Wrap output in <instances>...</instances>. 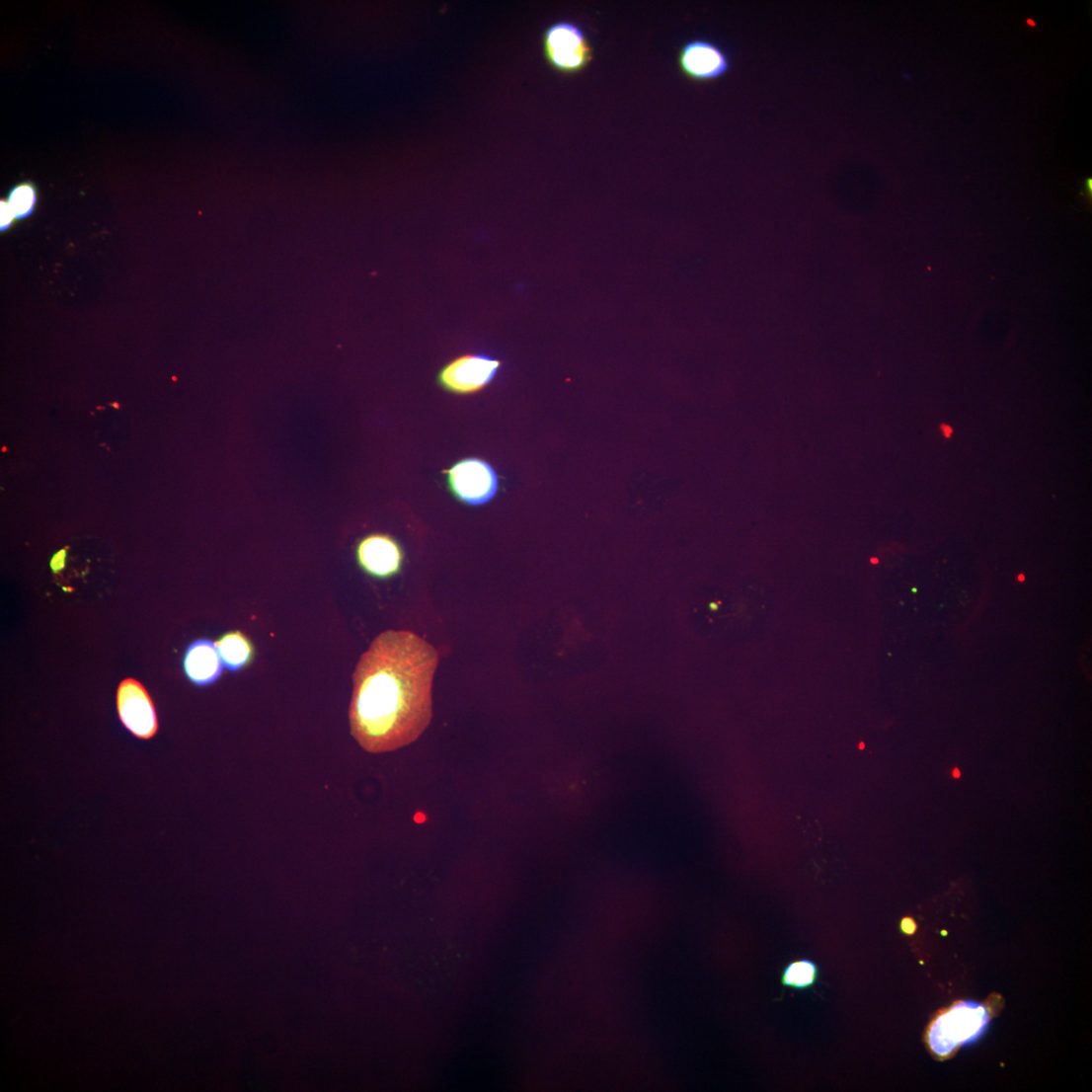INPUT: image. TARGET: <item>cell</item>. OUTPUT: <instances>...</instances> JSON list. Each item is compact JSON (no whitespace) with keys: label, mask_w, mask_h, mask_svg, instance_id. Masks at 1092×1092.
Instances as JSON below:
<instances>
[{"label":"cell","mask_w":1092,"mask_h":1092,"mask_svg":"<svg viewBox=\"0 0 1092 1092\" xmlns=\"http://www.w3.org/2000/svg\"><path fill=\"white\" fill-rule=\"evenodd\" d=\"M436 650L410 632L377 637L354 671L350 708L351 734L367 752L407 746L432 719Z\"/></svg>","instance_id":"1"},{"label":"cell","mask_w":1092,"mask_h":1092,"mask_svg":"<svg viewBox=\"0 0 1092 1092\" xmlns=\"http://www.w3.org/2000/svg\"><path fill=\"white\" fill-rule=\"evenodd\" d=\"M992 1016L991 1004L957 1001L937 1015L928 1027L927 1047L935 1057L951 1058L959 1048L983 1034Z\"/></svg>","instance_id":"2"},{"label":"cell","mask_w":1092,"mask_h":1092,"mask_svg":"<svg viewBox=\"0 0 1092 1092\" xmlns=\"http://www.w3.org/2000/svg\"><path fill=\"white\" fill-rule=\"evenodd\" d=\"M543 57L556 72L575 75L593 60V47L584 29L571 21L551 25L542 37Z\"/></svg>","instance_id":"3"},{"label":"cell","mask_w":1092,"mask_h":1092,"mask_svg":"<svg viewBox=\"0 0 1092 1092\" xmlns=\"http://www.w3.org/2000/svg\"><path fill=\"white\" fill-rule=\"evenodd\" d=\"M501 360L486 353L466 354L447 363L437 375L438 385L460 396L481 392L495 379Z\"/></svg>","instance_id":"4"},{"label":"cell","mask_w":1092,"mask_h":1092,"mask_svg":"<svg viewBox=\"0 0 1092 1092\" xmlns=\"http://www.w3.org/2000/svg\"><path fill=\"white\" fill-rule=\"evenodd\" d=\"M117 710L120 724L133 737L149 741L156 736L159 725L155 705L137 680L120 682L117 691Z\"/></svg>","instance_id":"5"},{"label":"cell","mask_w":1092,"mask_h":1092,"mask_svg":"<svg viewBox=\"0 0 1092 1092\" xmlns=\"http://www.w3.org/2000/svg\"><path fill=\"white\" fill-rule=\"evenodd\" d=\"M447 485L452 495L468 506L479 507L489 502L498 490V477L486 461L467 458L458 461L448 471Z\"/></svg>","instance_id":"6"},{"label":"cell","mask_w":1092,"mask_h":1092,"mask_svg":"<svg viewBox=\"0 0 1092 1092\" xmlns=\"http://www.w3.org/2000/svg\"><path fill=\"white\" fill-rule=\"evenodd\" d=\"M678 63L682 73L696 82L716 81L727 75L732 67L728 51L716 41L702 38L684 44Z\"/></svg>","instance_id":"7"},{"label":"cell","mask_w":1092,"mask_h":1092,"mask_svg":"<svg viewBox=\"0 0 1092 1092\" xmlns=\"http://www.w3.org/2000/svg\"><path fill=\"white\" fill-rule=\"evenodd\" d=\"M400 544L386 534H371L357 545L356 559L368 575L387 579L398 574L403 564Z\"/></svg>","instance_id":"8"},{"label":"cell","mask_w":1092,"mask_h":1092,"mask_svg":"<svg viewBox=\"0 0 1092 1092\" xmlns=\"http://www.w3.org/2000/svg\"><path fill=\"white\" fill-rule=\"evenodd\" d=\"M188 678L197 686H207L222 675L223 661L216 644L201 640L194 643L185 656Z\"/></svg>","instance_id":"9"},{"label":"cell","mask_w":1092,"mask_h":1092,"mask_svg":"<svg viewBox=\"0 0 1092 1092\" xmlns=\"http://www.w3.org/2000/svg\"><path fill=\"white\" fill-rule=\"evenodd\" d=\"M216 646L224 665L231 671L242 668L252 657L250 642L239 632L225 635Z\"/></svg>","instance_id":"10"},{"label":"cell","mask_w":1092,"mask_h":1092,"mask_svg":"<svg viewBox=\"0 0 1092 1092\" xmlns=\"http://www.w3.org/2000/svg\"><path fill=\"white\" fill-rule=\"evenodd\" d=\"M819 975V966L809 960H797L786 966L781 975V983L785 987L798 990L813 987Z\"/></svg>","instance_id":"11"},{"label":"cell","mask_w":1092,"mask_h":1092,"mask_svg":"<svg viewBox=\"0 0 1092 1092\" xmlns=\"http://www.w3.org/2000/svg\"><path fill=\"white\" fill-rule=\"evenodd\" d=\"M36 200L34 190L29 186L16 189L11 195L10 205L15 217H23L31 212Z\"/></svg>","instance_id":"12"},{"label":"cell","mask_w":1092,"mask_h":1092,"mask_svg":"<svg viewBox=\"0 0 1092 1092\" xmlns=\"http://www.w3.org/2000/svg\"><path fill=\"white\" fill-rule=\"evenodd\" d=\"M900 930L906 936H912L916 930V922L911 917H904L900 922Z\"/></svg>","instance_id":"13"},{"label":"cell","mask_w":1092,"mask_h":1092,"mask_svg":"<svg viewBox=\"0 0 1092 1092\" xmlns=\"http://www.w3.org/2000/svg\"><path fill=\"white\" fill-rule=\"evenodd\" d=\"M15 214L11 205L7 202H2V225L3 228H7L13 221Z\"/></svg>","instance_id":"14"},{"label":"cell","mask_w":1092,"mask_h":1092,"mask_svg":"<svg viewBox=\"0 0 1092 1092\" xmlns=\"http://www.w3.org/2000/svg\"><path fill=\"white\" fill-rule=\"evenodd\" d=\"M65 559H66V551L65 550L60 551L59 553H57L53 557V559L51 561V568L55 573H58V572H60L61 570L64 569Z\"/></svg>","instance_id":"15"},{"label":"cell","mask_w":1092,"mask_h":1092,"mask_svg":"<svg viewBox=\"0 0 1092 1092\" xmlns=\"http://www.w3.org/2000/svg\"><path fill=\"white\" fill-rule=\"evenodd\" d=\"M941 429H942V431H943V433L945 434V436L947 438H950L952 436V434H953L952 428L944 425V426L941 427Z\"/></svg>","instance_id":"16"},{"label":"cell","mask_w":1092,"mask_h":1092,"mask_svg":"<svg viewBox=\"0 0 1092 1092\" xmlns=\"http://www.w3.org/2000/svg\"><path fill=\"white\" fill-rule=\"evenodd\" d=\"M960 776H961V773H960V771H959L958 769H955V770L953 771V777H954V778H956V779H958V778H960Z\"/></svg>","instance_id":"17"},{"label":"cell","mask_w":1092,"mask_h":1092,"mask_svg":"<svg viewBox=\"0 0 1092 1092\" xmlns=\"http://www.w3.org/2000/svg\"><path fill=\"white\" fill-rule=\"evenodd\" d=\"M1019 580H1020V582H1023V581H1025V577H1024L1023 575H1021V576L1019 577Z\"/></svg>","instance_id":"18"}]
</instances>
